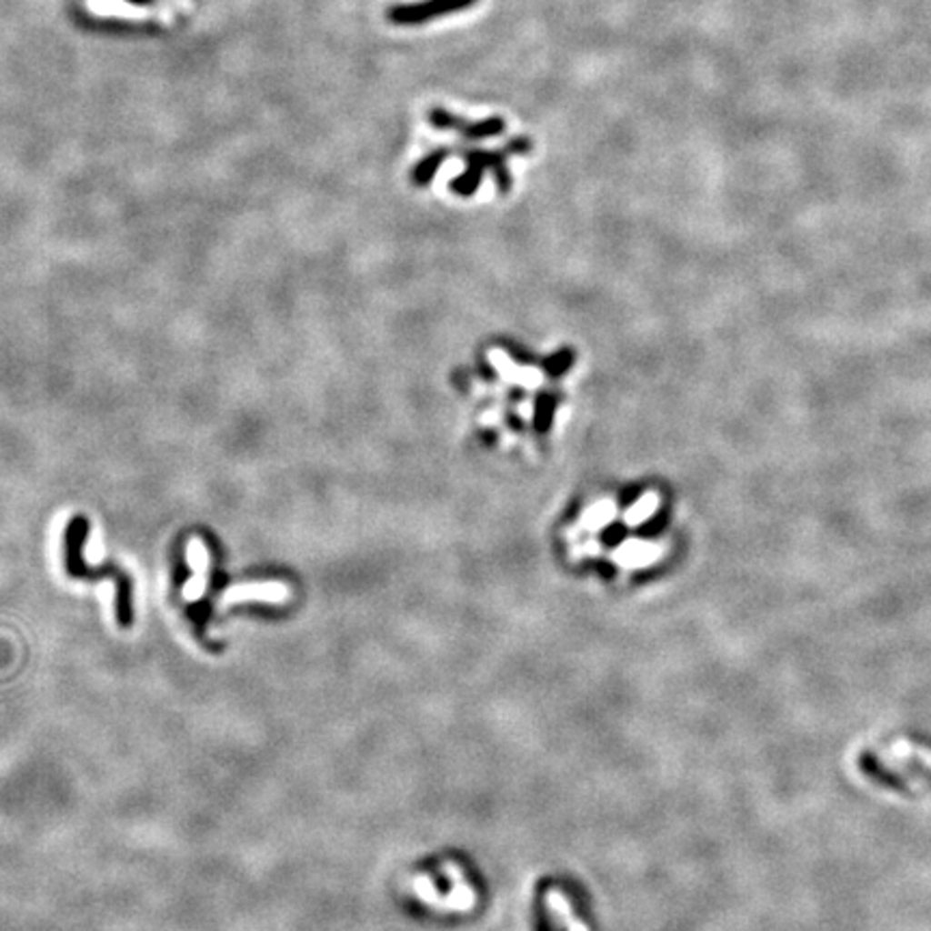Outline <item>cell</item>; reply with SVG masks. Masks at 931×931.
Instances as JSON below:
<instances>
[{
    "mask_svg": "<svg viewBox=\"0 0 931 931\" xmlns=\"http://www.w3.org/2000/svg\"><path fill=\"white\" fill-rule=\"evenodd\" d=\"M89 537V520L85 516H75L65 528V567L72 578L95 580L104 576H113L116 582V624L121 627H130L134 621L132 610V580L119 567H91L85 563L83 548L85 541Z\"/></svg>",
    "mask_w": 931,
    "mask_h": 931,
    "instance_id": "obj_1",
    "label": "cell"
},
{
    "mask_svg": "<svg viewBox=\"0 0 931 931\" xmlns=\"http://www.w3.org/2000/svg\"><path fill=\"white\" fill-rule=\"evenodd\" d=\"M86 7L95 15H110L119 20H175L179 9H188V0H162L158 9L149 11L147 7L125 3V0H86Z\"/></svg>",
    "mask_w": 931,
    "mask_h": 931,
    "instance_id": "obj_2",
    "label": "cell"
},
{
    "mask_svg": "<svg viewBox=\"0 0 931 931\" xmlns=\"http://www.w3.org/2000/svg\"><path fill=\"white\" fill-rule=\"evenodd\" d=\"M476 0H421L415 5H395L388 9V20L399 26H416L440 15L470 9Z\"/></svg>",
    "mask_w": 931,
    "mask_h": 931,
    "instance_id": "obj_3",
    "label": "cell"
},
{
    "mask_svg": "<svg viewBox=\"0 0 931 931\" xmlns=\"http://www.w3.org/2000/svg\"><path fill=\"white\" fill-rule=\"evenodd\" d=\"M427 119L429 125L435 127V130H455L464 138H468V141H483V138L498 136V134L505 132L503 116H490V119L483 121H466L449 113V110L435 106L429 110Z\"/></svg>",
    "mask_w": 931,
    "mask_h": 931,
    "instance_id": "obj_4",
    "label": "cell"
}]
</instances>
